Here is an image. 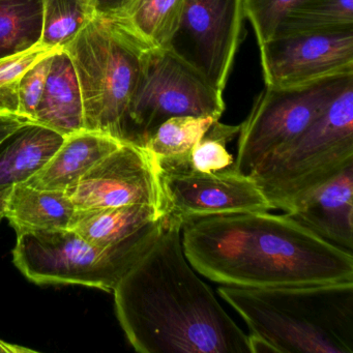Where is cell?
Returning <instances> with one entry per match:
<instances>
[{"label": "cell", "instance_id": "cell-16", "mask_svg": "<svg viewBox=\"0 0 353 353\" xmlns=\"http://www.w3.org/2000/svg\"><path fill=\"white\" fill-rule=\"evenodd\" d=\"M1 210L19 233L67 229L76 208L65 192L18 183L8 189Z\"/></svg>", "mask_w": 353, "mask_h": 353}, {"label": "cell", "instance_id": "cell-29", "mask_svg": "<svg viewBox=\"0 0 353 353\" xmlns=\"http://www.w3.org/2000/svg\"><path fill=\"white\" fill-rule=\"evenodd\" d=\"M28 121L20 117H0V145Z\"/></svg>", "mask_w": 353, "mask_h": 353}, {"label": "cell", "instance_id": "cell-7", "mask_svg": "<svg viewBox=\"0 0 353 353\" xmlns=\"http://www.w3.org/2000/svg\"><path fill=\"white\" fill-rule=\"evenodd\" d=\"M225 111L223 92L166 49L146 52L128 109L125 142L143 148L167 119L214 117Z\"/></svg>", "mask_w": 353, "mask_h": 353}, {"label": "cell", "instance_id": "cell-6", "mask_svg": "<svg viewBox=\"0 0 353 353\" xmlns=\"http://www.w3.org/2000/svg\"><path fill=\"white\" fill-rule=\"evenodd\" d=\"M165 216L123 243L103 248L70 230L16 233L13 261L38 285H80L113 292L119 281L158 239Z\"/></svg>", "mask_w": 353, "mask_h": 353}, {"label": "cell", "instance_id": "cell-13", "mask_svg": "<svg viewBox=\"0 0 353 353\" xmlns=\"http://www.w3.org/2000/svg\"><path fill=\"white\" fill-rule=\"evenodd\" d=\"M285 214L326 243L353 254V164Z\"/></svg>", "mask_w": 353, "mask_h": 353}, {"label": "cell", "instance_id": "cell-15", "mask_svg": "<svg viewBox=\"0 0 353 353\" xmlns=\"http://www.w3.org/2000/svg\"><path fill=\"white\" fill-rule=\"evenodd\" d=\"M34 123L63 136L84 129L83 101L75 68L63 49L51 59Z\"/></svg>", "mask_w": 353, "mask_h": 353}, {"label": "cell", "instance_id": "cell-23", "mask_svg": "<svg viewBox=\"0 0 353 353\" xmlns=\"http://www.w3.org/2000/svg\"><path fill=\"white\" fill-rule=\"evenodd\" d=\"M94 15L90 0H44L40 45L65 48Z\"/></svg>", "mask_w": 353, "mask_h": 353}, {"label": "cell", "instance_id": "cell-4", "mask_svg": "<svg viewBox=\"0 0 353 353\" xmlns=\"http://www.w3.org/2000/svg\"><path fill=\"white\" fill-rule=\"evenodd\" d=\"M150 48L123 16L102 14L63 48L79 80L84 130L125 142L128 109Z\"/></svg>", "mask_w": 353, "mask_h": 353}, {"label": "cell", "instance_id": "cell-20", "mask_svg": "<svg viewBox=\"0 0 353 353\" xmlns=\"http://www.w3.org/2000/svg\"><path fill=\"white\" fill-rule=\"evenodd\" d=\"M44 0H0V59L38 46Z\"/></svg>", "mask_w": 353, "mask_h": 353}, {"label": "cell", "instance_id": "cell-17", "mask_svg": "<svg viewBox=\"0 0 353 353\" xmlns=\"http://www.w3.org/2000/svg\"><path fill=\"white\" fill-rule=\"evenodd\" d=\"M65 140L54 130L28 121L0 145V190L26 183L42 170Z\"/></svg>", "mask_w": 353, "mask_h": 353}, {"label": "cell", "instance_id": "cell-12", "mask_svg": "<svg viewBox=\"0 0 353 353\" xmlns=\"http://www.w3.org/2000/svg\"><path fill=\"white\" fill-rule=\"evenodd\" d=\"M65 193L76 210L150 204L164 214L154 159L130 142L97 163Z\"/></svg>", "mask_w": 353, "mask_h": 353}, {"label": "cell", "instance_id": "cell-28", "mask_svg": "<svg viewBox=\"0 0 353 353\" xmlns=\"http://www.w3.org/2000/svg\"><path fill=\"white\" fill-rule=\"evenodd\" d=\"M96 14L123 16L135 0H90Z\"/></svg>", "mask_w": 353, "mask_h": 353}, {"label": "cell", "instance_id": "cell-5", "mask_svg": "<svg viewBox=\"0 0 353 353\" xmlns=\"http://www.w3.org/2000/svg\"><path fill=\"white\" fill-rule=\"evenodd\" d=\"M353 164V81L301 135L268 157L251 176L274 210L288 212Z\"/></svg>", "mask_w": 353, "mask_h": 353}, {"label": "cell", "instance_id": "cell-26", "mask_svg": "<svg viewBox=\"0 0 353 353\" xmlns=\"http://www.w3.org/2000/svg\"><path fill=\"white\" fill-rule=\"evenodd\" d=\"M303 0H245V17L255 30L258 45L274 36L281 20Z\"/></svg>", "mask_w": 353, "mask_h": 353}, {"label": "cell", "instance_id": "cell-31", "mask_svg": "<svg viewBox=\"0 0 353 353\" xmlns=\"http://www.w3.org/2000/svg\"><path fill=\"white\" fill-rule=\"evenodd\" d=\"M8 189L0 190V201L5 197L6 193H7Z\"/></svg>", "mask_w": 353, "mask_h": 353}, {"label": "cell", "instance_id": "cell-8", "mask_svg": "<svg viewBox=\"0 0 353 353\" xmlns=\"http://www.w3.org/2000/svg\"><path fill=\"white\" fill-rule=\"evenodd\" d=\"M351 81L353 74H344L295 88L265 86L239 128L232 168L251 175L268 157L312 125Z\"/></svg>", "mask_w": 353, "mask_h": 353}, {"label": "cell", "instance_id": "cell-30", "mask_svg": "<svg viewBox=\"0 0 353 353\" xmlns=\"http://www.w3.org/2000/svg\"><path fill=\"white\" fill-rule=\"evenodd\" d=\"M1 202L0 201V222L3 219V210H1ZM34 352L32 349L26 348V347L18 346V345L10 344L0 339V353H22Z\"/></svg>", "mask_w": 353, "mask_h": 353}, {"label": "cell", "instance_id": "cell-1", "mask_svg": "<svg viewBox=\"0 0 353 353\" xmlns=\"http://www.w3.org/2000/svg\"><path fill=\"white\" fill-rule=\"evenodd\" d=\"M181 230L165 216L158 239L113 290L128 341L141 353H251L249 334L188 261Z\"/></svg>", "mask_w": 353, "mask_h": 353}, {"label": "cell", "instance_id": "cell-11", "mask_svg": "<svg viewBox=\"0 0 353 353\" xmlns=\"http://www.w3.org/2000/svg\"><path fill=\"white\" fill-rule=\"evenodd\" d=\"M259 48L268 88H295L353 74V28L276 36Z\"/></svg>", "mask_w": 353, "mask_h": 353}, {"label": "cell", "instance_id": "cell-24", "mask_svg": "<svg viewBox=\"0 0 353 353\" xmlns=\"http://www.w3.org/2000/svg\"><path fill=\"white\" fill-rule=\"evenodd\" d=\"M216 121L220 119L195 117L167 119L146 141L143 148L152 159L185 156Z\"/></svg>", "mask_w": 353, "mask_h": 353}, {"label": "cell", "instance_id": "cell-21", "mask_svg": "<svg viewBox=\"0 0 353 353\" xmlns=\"http://www.w3.org/2000/svg\"><path fill=\"white\" fill-rule=\"evenodd\" d=\"M352 28L353 0H303L283 17L274 37Z\"/></svg>", "mask_w": 353, "mask_h": 353}, {"label": "cell", "instance_id": "cell-18", "mask_svg": "<svg viewBox=\"0 0 353 353\" xmlns=\"http://www.w3.org/2000/svg\"><path fill=\"white\" fill-rule=\"evenodd\" d=\"M164 216L150 204L76 210L68 229L88 243L107 248L123 243Z\"/></svg>", "mask_w": 353, "mask_h": 353}, {"label": "cell", "instance_id": "cell-10", "mask_svg": "<svg viewBox=\"0 0 353 353\" xmlns=\"http://www.w3.org/2000/svg\"><path fill=\"white\" fill-rule=\"evenodd\" d=\"M157 172L165 216L183 227L208 216L274 210L257 181L232 167L212 173Z\"/></svg>", "mask_w": 353, "mask_h": 353}, {"label": "cell", "instance_id": "cell-19", "mask_svg": "<svg viewBox=\"0 0 353 353\" xmlns=\"http://www.w3.org/2000/svg\"><path fill=\"white\" fill-rule=\"evenodd\" d=\"M239 125H228L216 121L192 148L189 154L177 158L154 159L157 169L164 172L212 173L233 166L227 144L239 132Z\"/></svg>", "mask_w": 353, "mask_h": 353}, {"label": "cell", "instance_id": "cell-22", "mask_svg": "<svg viewBox=\"0 0 353 353\" xmlns=\"http://www.w3.org/2000/svg\"><path fill=\"white\" fill-rule=\"evenodd\" d=\"M185 1L135 0L123 16L150 46L163 49L176 30Z\"/></svg>", "mask_w": 353, "mask_h": 353}, {"label": "cell", "instance_id": "cell-25", "mask_svg": "<svg viewBox=\"0 0 353 353\" xmlns=\"http://www.w3.org/2000/svg\"><path fill=\"white\" fill-rule=\"evenodd\" d=\"M61 49L39 44L28 51L0 59V117H19V83L26 70L40 59Z\"/></svg>", "mask_w": 353, "mask_h": 353}, {"label": "cell", "instance_id": "cell-9", "mask_svg": "<svg viewBox=\"0 0 353 353\" xmlns=\"http://www.w3.org/2000/svg\"><path fill=\"white\" fill-rule=\"evenodd\" d=\"M245 0H185L176 30L163 49L224 90L243 39Z\"/></svg>", "mask_w": 353, "mask_h": 353}, {"label": "cell", "instance_id": "cell-3", "mask_svg": "<svg viewBox=\"0 0 353 353\" xmlns=\"http://www.w3.org/2000/svg\"><path fill=\"white\" fill-rule=\"evenodd\" d=\"M218 293L247 323L251 353H353V281Z\"/></svg>", "mask_w": 353, "mask_h": 353}, {"label": "cell", "instance_id": "cell-27", "mask_svg": "<svg viewBox=\"0 0 353 353\" xmlns=\"http://www.w3.org/2000/svg\"><path fill=\"white\" fill-rule=\"evenodd\" d=\"M59 51V50H57ZM57 52V51H55ZM47 55L26 70L19 83V110L18 115L34 123L37 109L40 104L46 85L52 55Z\"/></svg>", "mask_w": 353, "mask_h": 353}, {"label": "cell", "instance_id": "cell-2", "mask_svg": "<svg viewBox=\"0 0 353 353\" xmlns=\"http://www.w3.org/2000/svg\"><path fill=\"white\" fill-rule=\"evenodd\" d=\"M185 257L198 274L225 286L274 288L353 281V255L288 214L241 212L183 227Z\"/></svg>", "mask_w": 353, "mask_h": 353}, {"label": "cell", "instance_id": "cell-14", "mask_svg": "<svg viewBox=\"0 0 353 353\" xmlns=\"http://www.w3.org/2000/svg\"><path fill=\"white\" fill-rule=\"evenodd\" d=\"M123 142L106 134L80 130L65 136L63 144L46 166L26 185L51 191H69L103 158Z\"/></svg>", "mask_w": 353, "mask_h": 353}]
</instances>
